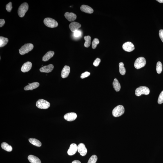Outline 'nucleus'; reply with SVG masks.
Segmentation results:
<instances>
[{"label": "nucleus", "mask_w": 163, "mask_h": 163, "mask_svg": "<svg viewBox=\"0 0 163 163\" xmlns=\"http://www.w3.org/2000/svg\"><path fill=\"white\" fill-rule=\"evenodd\" d=\"M12 3L11 2H10L6 5V10L8 12H10L12 10Z\"/></svg>", "instance_id": "obj_32"}, {"label": "nucleus", "mask_w": 163, "mask_h": 163, "mask_svg": "<svg viewBox=\"0 0 163 163\" xmlns=\"http://www.w3.org/2000/svg\"><path fill=\"white\" fill-rule=\"evenodd\" d=\"M124 108L122 105H119L114 108L112 112L114 117H119L123 115L124 112Z\"/></svg>", "instance_id": "obj_2"}, {"label": "nucleus", "mask_w": 163, "mask_h": 163, "mask_svg": "<svg viewBox=\"0 0 163 163\" xmlns=\"http://www.w3.org/2000/svg\"><path fill=\"white\" fill-rule=\"evenodd\" d=\"M64 16L66 19L70 21H73L77 19V15L73 13L66 12Z\"/></svg>", "instance_id": "obj_16"}, {"label": "nucleus", "mask_w": 163, "mask_h": 163, "mask_svg": "<svg viewBox=\"0 0 163 163\" xmlns=\"http://www.w3.org/2000/svg\"><path fill=\"white\" fill-rule=\"evenodd\" d=\"M29 161L31 163H41L40 159L37 157L32 155H29L28 157Z\"/></svg>", "instance_id": "obj_20"}, {"label": "nucleus", "mask_w": 163, "mask_h": 163, "mask_svg": "<svg viewBox=\"0 0 163 163\" xmlns=\"http://www.w3.org/2000/svg\"><path fill=\"white\" fill-rule=\"evenodd\" d=\"M70 72V68L68 66H65L61 72V76L63 78H65L68 77Z\"/></svg>", "instance_id": "obj_15"}, {"label": "nucleus", "mask_w": 163, "mask_h": 163, "mask_svg": "<svg viewBox=\"0 0 163 163\" xmlns=\"http://www.w3.org/2000/svg\"><path fill=\"white\" fill-rule=\"evenodd\" d=\"M80 10L83 12L88 14L93 13L94 10L91 7L86 5H83L80 7Z\"/></svg>", "instance_id": "obj_18"}, {"label": "nucleus", "mask_w": 163, "mask_h": 163, "mask_svg": "<svg viewBox=\"0 0 163 163\" xmlns=\"http://www.w3.org/2000/svg\"><path fill=\"white\" fill-rule=\"evenodd\" d=\"M113 85L114 89L116 91L119 92L121 88V85L117 79H114Z\"/></svg>", "instance_id": "obj_21"}, {"label": "nucleus", "mask_w": 163, "mask_h": 163, "mask_svg": "<svg viewBox=\"0 0 163 163\" xmlns=\"http://www.w3.org/2000/svg\"><path fill=\"white\" fill-rule=\"evenodd\" d=\"M156 70L158 73L160 74L162 70V64L160 61H159L157 63Z\"/></svg>", "instance_id": "obj_27"}, {"label": "nucleus", "mask_w": 163, "mask_h": 163, "mask_svg": "<svg viewBox=\"0 0 163 163\" xmlns=\"http://www.w3.org/2000/svg\"><path fill=\"white\" fill-rule=\"evenodd\" d=\"M81 26V25L80 24L76 22H73L71 23L69 25L70 29L73 33L78 30L80 28Z\"/></svg>", "instance_id": "obj_11"}, {"label": "nucleus", "mask_w": 163, "mask_h": 163, "mask_svg": "<svg viewBox=\"0 0 163 163\" xmlns=\"http://www.w3.org/2000/svg\"><path fill=\"white\" fill-rule=\"evenodd\" d=\"M29 142L31 144L36 146L40 147L41 146V143L38 139L35 138H30L28 139Z\"/></svg>", "instance_id": "obj_23"}, {"label": "nucleus", "mask_w": 163, "mask_h": 163, "mask_svg": "<svg viewBox=\"0 0 163 163\" xmlns=\"http://www.w3.org/2000/svg\"><path fill=\"white\" fill-rule=\"evenodd\" d=\"M99 40L97 38H95L92 42V48L95 49L97 48V45L99 44Z\"/></svg>", "instance_id": "obj_29"}, {"label": "nucleus", "mask_w": 163, "mask_h": 163, "mask_svg": "<svg viewBox=\"0 0 163 163\" xmlns=\"http://www.w3.org/2000/svg\"><path fill=\"white\" fill-rule=\"evenodd\" d=\"M122 48L123 50L128 52L133 51L135 49L134 45L130 42H127L124 43L123 45Z\"/></svg>", "instance_id": "obj_8"}, {"label": "nucleus", "mask_w": 163, "mask_h": 163, "mask_svg": "<svg viewBox=\"0 0 163 163\" xmlns=\"http://www.w3.org/2000/svg\"><path fill=\"white\" fill-rule=\"evenodd\" d=\"M159 35L161 41L163 42V30L161 29L159 31Z\"/></svg>", "instance_id": "obj_35"}, {"label": "nucleus", "mask_w": 163, "mask_h": 163, "mask_svg": "<svg viewBox=\"0 0 163 163\" xmlns=\"http://www.w3.org/2000/svg\"><path fill=\"white\" fill-rule=\"evenodd\" d=\"M119 72L122 75H124L126 73L125 68H124V63L121 62L119 64Z\"/></svg>", "instance_id": "obj_26"}, {"label": "nucleus", "mask_w": 163, "mask_h": 163, "mask_svg": "<svg viewBox=\"0 0 163 163\" xmlns=\"http://www.w3.org/2000/svg\"><path fill=\"white\" fill-rule=\"evenodd\" d=\"M50 104L48 101L43 99H40L36 102V106L41 109H47L50 107Z\"/></svg>", "instance_id": "obj_6"}, {"label": "nucleus", "mask_w": 163, "mask_h": 163, "mask_svg": "<svg viewBox=\"0 0 163 163\" xmlns=\"http://www.w3.org/2000/svg\"><path fill=\"white\" fill-rule=\"evenodd\" d=\"M158 103L159 104H162L163 103V91L161 92L159 96Z\"/></svg>", "instance_id": "obj_30"}, {"label": "nucleus", "mask_w": 163, "mask_h": 163, "mask_svg": "<svg viewBox=\"0 0 163 163\" xmlns=\"http://www.w3.org/2000/svg\"><path fill=\"white\" fill-rule=\"evenodd\" d=\"M100 62V59H99V58H97L94 61L93 63V65L95 66H99Z\"/></svg>", "instance_id": "obj_34"}, {"label": "nucleus", "mask_w": 163, "mask_h": 163, "mask_svg": "<svg viewBox=\"0 0 163 163\" xmlns=\"http://www.w3.org/2000/svg\"><path fill=\"white\" fill-rule=\"evenodd\" d=\"M78 149V146L75 144H72L70 145L69 148L68 150V153L69 155H73L76 153Z\"/></svg>", "instance_id": "obj_12"}, {"label": "nucleus", "mask_w": 163, "mask_h": 163, "mask_svg": "<svg viewBox=\"0 0 163 163\" xmlns=\"http://www.w3.org/2000/svg\"><path fill=\"white\" fill-rule=\"evenodd\" d=\"M34 48L33 45L31 43L25 44L22 46L19 50L20 54L21 55H24L31 51Z\"/></svg>", "instance_id": "obj_1"}, {"label": "nucleus", "mask_w": 163, "mask_h": 163, "mask_svg": "<svg viewBox=\"0 0 163 163\" xmlns=\"http://www.w3.org/2000/svg\"><path fill=\"white\" fill-rule=\"evenodd\" d=\"M150 90L147 87L141 86L137 88L135 90V95L139 97L143 94L148 95L150 93Z\"/></svg>", "instance_id": "obj_5"}, {"label": "nucleus", "mask_w": 163, "mask_h": 163, "mask_svg": "<svg viewBox=\"0 0 163 163\" xmlns=\"http://www.w3.org/2000/svg\"><path fill=\"white\" fill-rule=\"evenodd\" d=\"M77 117V114L74 112H71L65 114L64 118L67 121H71L75 120Z\"/></svg>", "instance_id": "obj_10"}, {"label": "nucleus", "mask_w": 163, "mask_h": 163, "mask_svg": "<svg viewBox=\"0 0 163 163\" xmlns=\"http://www.w3.org/2000/svg\"><path fill=\"white\" fill-rule=\"evenodd\" d=\"M82 35V32L81 31L78 30L73 33V35L75 38H79Z\"/></svg>", "instance_id": "obj_31"}, {"label": "nucleus", "mask_w": 163, "mask_h": 163, "mask_svg": "<svg viewBox=\"0 0 163 163\" xmlns=\"http://www.w3.org/2000/svg\"><path fill=\"white\" fill-rule=\"evenodd\" d=\"M157 1L161 3H163V0H157Z\"/></svg>", "instance_id": "obj_38"}, {"label": "nucleus", "mask_w": 163, "mask_h": 163, "mask_svg": "<svg viewBox=\"0 0 163 163\" xmlns=\"http://www.w3.org/2000/svg\"><path fill=\"white\" fill-rule=\"evenodd\" d=\"M84 39L85 41L84 44V46L86 48H88L90 45L91 37L90 36H85L84 37Z\"/></svg>", "instance_id": "obj_25"}, {"label": "nucleus", "mask_w": 163, "mask_h": 163, "mask_svg": "<svg viewBox=\"0 0 163 163\" xmlns=\"http://www.w3.org/2000/svg\"><path fill=\"white\" fill-rule=\"evenodd\" d=\"M39 86V83L38 82H34L31 83H28V85L25 86L24 89L25 90H32L37 88Z\"/></svg>", "instance_id": "obj_17"}, {"label": "nucleus", "mask_w": 163, "mask_h": 163, "mask_svg": "<svg viewBox=\"0 0 163 163\" xmlns=\"http://www.w3.org/2000/svg\"><path fill=\"white\" fill-rule=\"evenodd\" d=\"M54 54V52L52 51H50L45 54L42 58V61H43L46 62L49 60L51 58Z\"/></svg>", "instance_id": "obj_19"}, {"label": "nucleus", "mask_w": 163, "mask_h": 163, "mask_svg": "<svg viewBox=\"0 0 163 163\" xmlns=\"http://www.w3.org/2000/svg\"><path fill=\"white\" fill-rule=\"evenodd\" d=\"M77 150L80 155L82 156L86 155L87 152L86 146L83 143H80L78 145V146Z\"/></svg>", "instance_id": "obj_9"}, {"label": "nucleus", "mask_w": 163, "mask_h": 163, "mask_svg": "<svg viewBox=\"0 0 163 163\" xmlns=\"http://www.w3.org/2000/svg\"><path fill=\"white\" fill-rule=\"evenodd\" d=\"M90 72H86L82 74L81 76V78L82 79H84L88 77L90 75Z\"/></svg>", "instance_id": "obj_33"}, {"label": "nucleus", "mask_w": 163, "mask_h": 163, "mask_svg": "<svg viewBox=\"0 0 163 163\" xmlns=\"http://www.w3.org/2000/svg\"><path fill=\"white\" fill-rule=\"evenodd\" d=\"M5 23V20L4 19H0V27H1L3 26Z\"/></svg>", "instance_id": "obj_36"}, {"label": "nucleus", "mask_w": 163, "mask_h": 163, "mask_svg": "<svg viewBox=\"0 0 163 163\" xmlns=\"http://www.w3.org/2000/svg\"><path fill=\"white\" fill-rule=\"evenodd\" d=\"M72 163H81V162L79 160H75L73 161Z\"/></svg>", "instance_id": "obj_37"}, {"label": "nucleus", "mask_w": 163, "mask_h": 163, "mask_svg": "<svg viewBox=\"0 0 163 163\" xmlns=\"http://www.w3.org/2000/svg\"><path fill=\"white\" fill-rule=\"evenodd\" d=\"M32 63L30 62H27L23 64L21 68V71L23 72H28L32 68Z\"/></svg>", "instance_id": "obj_14"}, {"label": "nucleus", "mask_w": 163, "mask_h": 163, "mask_svg": "<svg viewBox=\"0 0 163 163\" xmlns=\"http://www.w3.org/2000/svg\"><path fill=\"white\" fill-rule=\"evenodd\" d=\"M98 158L97 155H93L90 157L89 159L88 163H96L97 160Z\"/></svg>", "instance_id": "obj_28"}, {"label": "nucleus", "mask_w": 163, "mask_h": 163, "mask_svg": "<svg viewBox=\"0 0 163 163\" xmlns=\"http://www.w3.org/2000/svg\"><path fill=\"white\" fill-rule=\"evenodd\" d=\"M54 66L53 65L50 64L48 65L43 66L40 69V71L41 72L49 73L51 72L53 70Z\"/></svg>", "instance_id": "obj_13"}, {"label": "nucleus", "mask_w": 163, "mask_h": 163, "mask_svg": "<svg viewBox=\"0 0 163 163\" xmlns=\"http://www.w3.org/2000/svg\"><path fill=\"white\" fill-rule=\"evenodd\" d=\"M9 40L8 38L1 36L0 37V47L5 46L8 43Z\"/></svg>", "instance_id": "obj_24"}, {"label": "nucleus", "mask_w": 163, "mask_h": 163, "mask_svg": "<svg viewBox=\"0 0 163 163\" xmlns=\"http://www.w3.org/2000/svg\"><path fill=\"white\" fill-rule=\"evenodd\" d=\"M28 9V5L26 3H23L20 5L18 10V14L20 17H23Z\"/></svg>", "instance_id": "obj_3"}, {"label": "nucleus", "mask_w": 163, "mask_h": 163, "mask_svg": "<svg viewBox=\"0 0 163 163\" xmlns=\"http://www.w3.org/2000/svg\"><path fill=\"white\" fill-rule=\"evenodd\" d=\"M43 23L46 26L50 28H55L58 25V23L55 20L50 18H45Z\"/></svg>", "instance_id": "obj_4"}, {"label": "nucleus", "mask_w": 163, "mask_h": 163, "mask_svg": "<svg viewBox=\"0 0 163 163\" xmlns=\"http://www.w3.org/2000/svg\"><path fill=\"white\" fill-rule=\"evenodd\" d=\"M2 148L7 152H11L12 151V148L11 146L9 145L5 142H3L1 144Z\"/></svg>", "instance_id": "obj_22"}, {"label": "nucleus", "mask_w": 163, "mask_h": 163, "mask_svg": "<svg viewBox=\"0 0 163 163\" xmlns=\"http://www.w3.org/2000/svg\"><path fill=\"white\" fill-rule=\"evenodd\" d=\"M146 63V60L144 57H139L136 60L134 63V66L136 69H139L145 66Z\"/></svg>", "instance_id": "obj_7"}]
</instances>
